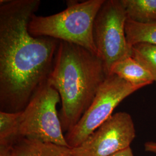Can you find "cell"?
Masks as SVG:
<instances>
[{"mask_svg":"<svg viewBox=\"0 0 156 156\" xmlns=\"http://www.w3.org/2000/svg\"><path fill=\"white\" fill-rule=\"evenodd\" d=\"M61 100L56 89L48 82L35 93L19 120V138L68 147L56 106ZM70 148V147H69Z\"/></svg>","mask_w":156,"mask_h":156,"instance_id":"cell-4","label":"cell"},{"mask_svg":"<svg viewBox=\"0 0 156 156\" xmlns=\"http://www.w3.org/2000/svg\"><path fill=\"white\" fill-rule=\"evenodd\" d=\"M142 88L129 83L116 75H110L102 84L94 99L78 123L65 136L69 147L81 145L111 116L125 98Z\"/></svg>","mask_w":156,"mask_h":156,"instance_id":"cell-6","label":"cell"},{"mask_svg":"<svg viewBox=\"0 0 156 156\" xmlns=\"http://www.w3.org/2000/svg\"><path fill=\"white\" fill-rule=\"evenodd\" d=\"M12 156H73L72 149L37 140L20 138L13 145Z\"/></svg>","mask_w":156,"mask_h":156,"instance_id":"cell-8","label":"cell"},{"mask_svg":"<svg viewBox=\"0 0 156 156\" xmlns=\"http://www.w3.org/2000/svg\"><path fill=\"white\" fill-rule=\"evenodd\" d=\"M40 0L0 1V111H23L53 69L58 40L34 37L28 25Z\"/></svg>","mask_w":156,"mask_h":156,"instance_id":"cell-1","label":"cell"},{"mask_svg":"<svg viewBox=\"0 0 156 156\" xmlns=\"http://www.w3.org/2000/svg\"><path fill=\"white\" fill-rule=\"evenodd\" d=\"M108 76L98 56L79 45L59 41L48 82L60 96L63 131L78 123Z\"/></svg>","mask_w":156,"mask_h":156,"instance_id":"cell-2","label":"cell"},{"mask_svg":"<svg viewBox=\"0 0 156 156\" xmlns=\"http://www.w3.org/2000/svg\"><path fill=\"white\" fill-rule=\"evenodd\" d=\"M127 19L121 0H105L95 18L93 39L108 76L116 62L132 56L125 32Z\"/></svg>","mask_w":156,"mask_h":156,"instance_id":"cell-5","label":"cell"},{"mask_svg":"<svg viewBox=\"0 0 156 156\" xmlns=\"http://www.w3.org/2000/svg\"><path fill=\"white\" fill-rule=\"evenodd\" d=\"M112 74L129 83L142 87L154 82L150 73L132 56L116 62L112 68L110 75Z\"/></svg>","mask_w":156,"mask_h":156,"instance_id":"cell-9","label":"cell"},{"mask_svg":"<svg viewBox=\"0 0 156 156\" xmlns=\"http://www.w3.org/2000/svg\"><path fill=\"white\" fill-rule=\"evenodd\" d=\"M127 19L135 22L156 21V0H121Z\"/></svg>","mask_w":156,"mask_h":156,"instance_id":"cell-10","label":"cell"},{"mask_svg":"<svg viewBox=\"0 0 156 156\" xmlns=\"http://www.w3.org/2000/svg\"><path fill=\"white\" fill-rule=\"evenodd\" d=\"M125 32L128 44L133 46L140 43L156 45V21L140 23L127 19Z\"/></svg>","mask_w":156,"mask_h":156,"instance_id":"cell-11","label":"cell"},{"mask_svg":"<svg viewBox=\"0 0 156 156\" xmlns=\"http://www.w3.org/2000/svg\"><path fill=\"white\" fill-rule=\"evenodd\" d=\"M105 0L68 1L67 8L53 15H34L28 25L34 37H46L79 45L98 56L93 39L95 18Z\"/></svg>","mask_w":156,"mask_h":156,"instance_id":"cell-3","label":"cell"},{"mask_svg":"<svg viewBox=\"0 0 156 156\" xmlns=\"http://www.w3.org/2000/svg\"><path fill=\"white\" fill-rule=\"evenodd\" d=\"M12 146L0 145V156H12Z\"/></svg>","mask_w":156,"mask_h":156,"instance_id":"cell-14","label":"cell"},{"mask_svg":"<svg viewBox=\"0 0 156 156\" xmlns=\"http://www.w3.org/2000/svg\"><path fill=\"white\" fill-rule=\"evenodd\" d=\"M132 57L150 73L156 83V45L140 43L133 45Z\"/></svg>","mask_w":156,"mask_h":156,"instance_id":"cell-13","label":"cell"},{"mask_svg":"<svg viewBox=\"0 0 156 156\" xmlns=\"http://www.w3.org/2000/svg\"><path fill=\"white\" fill-rule=\"evenodd\" d=\"M144 148L146 151L156 154V142L148 141L145 142Z\"/></svg>","mask_w":156,"mask_h":156,"instance_id":"cell-15","label":"cell"},{"mask_svg":"<svg viewBox=\"0 0 156 156\" xmlns=\"http://www.w3.org/2000/svg\"><path fill=\"white\" fill-rule=\"evenodd\" d=\"M20 113L0 111V145L13 146L20 138L18 128Z\"/></svg>","mask_w":156,"mask_h":156,"instance_id":"cell-12","label":"cell"},{"mask_svg":"<svg viewBox=\"0 0 156 156\" xmlns=\"http://www.w3.org/2000/svg\"><path fill=\"white\" fill-rule=\"evenodd\" d=\"M110 156H134V154L131 147H129L126 149L120 151Z\"/></svg>","mask_w":156,"mask_h":156,"instance_id":"cell-16","label":"cell"},{"mask_svg":"<svg viewBox=\"0 0 156 156\" xmlns=\"http://www.w3.org/2000/svg\"><path fill=\"white\" fill-rule=\"evenodd\" d=\"M136 136L131 116L119 112L112 115L78 147L73 156H110L130 147Z\"/></svg>","mask_w":156,"mask_h":156,"instance_id":"cell-7","label":"cell"}]
</instances>
